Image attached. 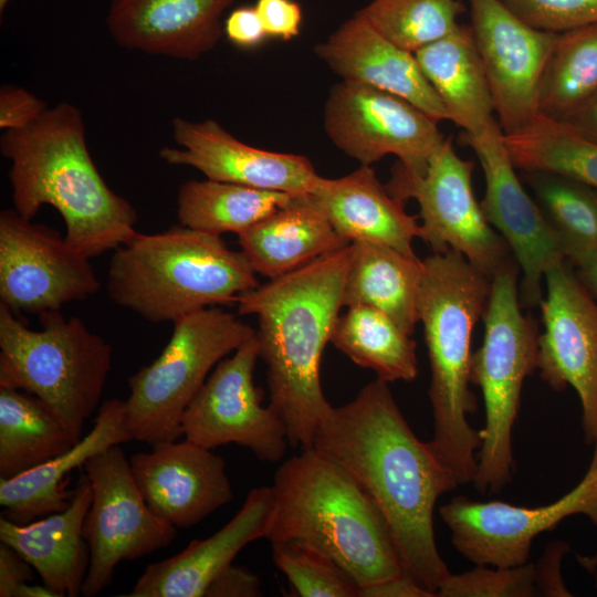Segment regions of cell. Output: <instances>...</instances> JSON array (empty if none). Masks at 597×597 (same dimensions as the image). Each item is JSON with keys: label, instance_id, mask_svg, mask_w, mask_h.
<instances>
[{"label": "cell", "instance_id": "5", "mask_svg": "<svg viewBox=\"0 0 597 597\" xmlns=\"http://www.w3.org/2000/svg\"><path fill=\"white\" fill-rule=\"evenodd\" d=\"M491 279L452 249L423 260L418 296V317L430 364L428 390L433 452L454 475L459 485L473 482L481 432L468 416L478 409L471 391L470 360L473 327L482 317Z\"/></svg>", "mask_w": 597, "mask_h": 597}, {"label": "cell", "instance_id": "35", "mask_svg": "<svg viewBox=\"0 0 597 597\" xmlns=\"http://www.w3.org/2000/svg\"><path fill=\"white\" fill-rule=\"evenodd\" d=\"M597 91V23L559 33L538 90V113L563 121Z\"/></svg>", "mask_w": 597, "mask_h": 597}, {"label": "cell", "instance_id": "26", "mask_svg": "<svg viewBox=\"0 0 597 597\" xmlns=\"http://www.w3.org/2000/svg\"><path fill=\"white\" fill-rule=\"evenodd\" d=\"M335 230L349 242L368 241L416 255L412 241L421 227L404 202L378 180L370 166L328 179L321 177L311 193Z\"/></svg>", "mask_w": 597, "mask_h": 597}, {"label": "cell", "instance_id": "43", "mask_svg": "<svg viewBox=\"0 0 597 597\" xmlns=\"http://www.w3.org/2000/svg\"><path fill=\"white\" fill-rule=\"evenodd\" d=\"M223 31L227 38L241 48H255L268 36L254 7H239L227 17Z\"/></svg>", "mask_w": 597, "mask_h": 597}, {"label": "cell", "instance_id": "39", "mask_svg": "<svg viewBox=\"0 0 597 597\" xmlns=\"http://www.w3.org/2000/svg\"><path fill=\"white\" fill-rule=\"evenodd\" d=\"M532 28L564 33L597 23V0H501Z\"/></svg>", "mask_w": 597, "mask_h": 597}, {"label": "cell", "instance_id": "15", "mask_svg": "<svg viewBox=\"0 0 597 597\" xmlns=\"http://www.w3.org/2000/svg\"><path fill=\"white\" fill-rule=\"evenodd\" d=\"M100 290L90 258L61 233L14 209L0 213V303L13 312L60 311Z\"/></svg>", "mask_w": 597, "mask_h": 597}, {"label": "cell", "instance_id": "11", "mask_svg": "<svg viewBox=\"0 0 597 597\" xmlns=\"http://www.w3.org/2000/svg\"><path fill=\"white\" fill-rule=\"evenodd\" d=\"M82 469L92 488V502L83 524L90 566L82 595L94 597L111 585L119 562L138 559L169 546L177 527L149 509L119 444L92 457Z\"/></svg>", "mask_w": 597, "mask_h": 597}, {"label": "cell", "instance_id": "21", "mask_svg": "<svg viewBox=\"0 0 597 597\" xmlns=\"http://www.w3.org/2000/svg\"><path fill=\"white\" fill-rule=\"evenodd\" d=\"M274 514L272 485L252 489L223 527L205 540H193L177 555L149 564L126 596L205 597L209 585L245 545L266 538Z\"/></svg>", "mask_w": 597, "mask_h": 597}, {"label": "cell", "instance_id": "42", "mask_svg": "<svg viewBox=\"0 0 597 597\" xmlns=\"http://www.w3.org/2000/svg\"><path fill=\"white\" fill-rule=\"evenodd\" d=\"M568 551L569 545L564 541H554L546 546L543 555L535 564L536 586L540 596H572L561 574V563Z\"/></svg>", "mask_w": 597, "mask_h": 597}, {"label": "cell", "instance_id": "50", "mask_svg": "<svg viewBox=\"0 0 597 597\" xmlns=\"http://www.w3.org/2000/svg\"><path fill=\"white\" fill-rule=\"evenodd\" d=\"M9 0H0V11L2 12L7 7Z\"/></svg>", "mask_w": 597, "mask_h": 597}, {"label": "cell", "instance_id": "9", "mask_svg": "<svg viewBox=\"0 0 597 597\" xmlns=\"http://www.w3.org/2000/svg\"><path fill=\"white\" fill-rule=\"evenodd\" d=\"M172 323L160 355L128 379V427L134 440L149 446L184 436V413L211 369L255 335L234 314L214 306Z\"/></svg>", "mask_w": 597, "mask_h": 597}, {"label": "cell", "instance_id": "27", "mask_svg": "<svg viewBox=\"0 0 597 597\" xmlns=\"http://www.w3.org/2000/svg\"><path fill=\"white\" fill-rule=\"evenodd\" d=\"M238 237L254 272L270 280L352 243L335 230L311 195L294 196Z\"/></svg>", "mask_w": 597, "mask_h": 597}, {"label": "cell", "instance_id": "7", "mask_svg": "<svg viewBox=\"0 0 597 597\" xmlns=\"http://www.w3.org/2000/svg\"><path fill=\"white\" fill-rule=\"evenodd\" d=\"M39 316L35 331L0 303V387L38 397L76 443L101 404L113 348L76 316Z\"/></svg>", "mask_w": 597, "mask_h": 597}, {"label": "cell", "instance_id": "49", "mask_svg": "<svg viewBox=\"0 0 597 597\" xmlns=\"http://www.w3.org/2000/svg\"><path fill=\"white\" fill-rule=\"evenodd\" d=\"M17 597H57L48 586L42 584H24L18 591Z\"/></svg>", "mask_w": 597, "mask_h": 597}, {"label": "cell", "instance_id": "32", "mask_svg": "<svg viewBox=\"0 0 597 597\" xmlns=\"http://www.w3.org/2000/svg\"><path fill=\"white\" fill-rule=\"evenodd\" d=\"M329 343L387 383L412 381L418 375L416 342L387 314L374 307H347L338 316Z\"/></svg>", "mask_w": 597, "mask_h": 597}, {"label": "cell", "instance_id": "2", "mask_svg": "<svg viewBox=\"0 0 597 597\" xmlns=\"http://www.w3.org/2000/svg\"><path fill=\"white\" fill-rule=\"evenodd\" d=\"M350 244L258 285L238 300L240 315H255L260 357L268 367L270 405L285 423L289 443L312 448L332 409L320 366L339 316Z\"/></svg>", "mask_w": 597, "mask_h": 597}, {"label": "cell", "instance_id": "14", "mask_svg": "<svg viewBox=\"0 0 597 597\" xmlns=\"http://www.w3.org/2000/svg\"><path fill=\"white\" fill-rule=\"evenodd\" d=\"M260 348L254 335L229 358H223L187 407L184 437L208 449L235 443L260 461L279 462L289 443L277 411L262 406L263 392L254 385Z\"/></svg>", "mask_w": 597, "mask_h": 597}, {"label": "cell", "instance_id": "45", "mask_svg": "<svg viewBox=\"0 0 597 597\" xmlns=\"http://www.w3.org/2000/svg\"><path fill=\"white\" fill-rule=\"evenodd\" d=\"M31 564L13 547L0 543V597H17L19 589L34 580Z\"/></svg>", "mask_w": 597, "mask_h": 597}, {"label": "cell", "instance_id": "24", "mask_svg": "<svg viewBox=\"0 0 597 597\" xmlns=\"http://www.w3.org/2000/svg\"><path fill=\"white\" fill-rule=\"evenodd\" d=\"M132 440L125 400L103 401L93 429L69 450L12 479H0L2 515L27 524L64 511L73 495L66 488L70 472L104 450Z\"/></svg>", "mask_w": 597, "mask_h": 597}, {"label": "cell", "instance_id": "38", "mask_svg": "<svg viewBox=\"0 0 597 597\" xmlns=\"http://www.w3.org/2000/svg\"><path fill=\"white\" fill-rule=\"evenodd\" d=\"M439 597H534L540 596L534 563L513 567L475 565L450 574L440 585Z\"/></svg>", "mask_w": 597, "mask_h": 597}, {"label": "cell", "instance_id": "44", "mask_svg": "<svg viewBox=\"0 0 597 597\" xmlns=\"http://www.w3.org/2000/svg\"><path fill=\"white\" fill-rule=\"evenodd\" d=\"M259 577L242 566L230 565L218 575L206 590V597L261 596Z\"/></svg>", "mask_w": 597, "mask_h": 597}, {"label": "cell", "instance_id": "10", "mask_svg": "<svg viewBox=\"0 0 597 597\" xmlns=\"http://www.w3.org/2000/svg\"><path fill=\"white\" fill-rule=\"evenodd\" d=\"M474 163L461 158L446 138L422 174L394 167L388 191L401 200L415 199L422 223L420 239L432 250L460 252L490 279L516 262L503 237L486 220L472 188Z\"/></svg>", "mask_w": 597, "mask_h": 597}, {"label": "cell", "instance_id": "30", "mask_svg": "<svg viewBox=\"0 0 597 597\" xmlns=\"http://www.w3.org/2000/svg\"><path fill=\"white\" fill-rule=\"evenodd\" d=\"M73 444L42 400L23 390L0 387V479L34 469Z\"/></svg>", "mask_w": 597, "mask_h": 597}, {"label": "cell", "instance_id": "34", "mask_svg": "<svg viewBox=\"0 0 597 597\" xmlns=\"http://www.w3.org/2000/svg\"><path fill=\"white\" fill-rule=\"evenodd\" d=\"M503 140L516 169L559 174L597 189V143L564 122L538 114Z\"/></svg>", "mask_w": 597, "mask_h": 597}, {"label": "cell", "instance_id": "8", "mask_svg": "<svg viewBox=\"0 0 597 597\" xmlns=\"http://www.w3.org/2000/svg\"><path fill=\"white\" fill-rule=\"evenodd\" d=\"M517 274L514 262L491 279L483 341L470 360V383L480 388L485 409L473 480L482 493L500 492L512 480L513 427L524 380L537 365L538 327L522 312Z\"/></svg>", "mask_w": 597, "mask_h": 597}, {"label": "cell", "instance_id": "36", "mask_svg": "<svg viewBox=\"0 0 597 597\" xmlns=\"http://www.w3.org/2000/svg\"><path fill=\"white\" fill-rule=\"evenodd\" d=\"M462 0H371L357 14L399 48L416 53L461 24Z\"/></svg>", "mask_w": 597, "mask_h": 597}, {"label": "cell", "instance_id": "48", "mask_svg": "<svg viewBox=\"0 0 597 597\" xmlns=\"http://www.w3.org/2000/svg\"><path fill=\"white\" fill-rule=\"evenodd\" d=\"M577 275L591 295L597 298V255L577 265Z\"/></svg>", "mask_w": 597, "mask_h": 597}, {"label": "cell", "instance_id": "37", "mask_svg": "<svg viewBox=\"0 0 597 597\" xmlns=\"http://www.w3.org/2000/svg\"><path fill=\"white\" fill-rule=\"evenodd\" d=\"M271 545L275 566L297 596L359 597V585L327 555L296 542Z\"/></svg>", "mask_w": 597, "mask_h": 597}, {"label": "cell", "instance_id": "23", "mask_svg": "<svg viewBox=\"0 0 597 597\" xmlns=\"http://www.w3.org/2000/svg\"><path fill=\"white\" fill-rule=\"evenodd\" d=\"M314 51L342 81L397 95L438 123L450 121L415 54L383 36L357 14L342 23Z\"/></svg>", "mask_w": 597, "mask_h": 597}, {"label": "cell", "instance_id": "40", "mask_svg": "<svg viewBox=\"0 0 597 597\" xmlns=\"http://www.w3.org/2000/svg\"><path fill=\"white\" fill-rule=\"evenodd\" d=\"M48 106L27 90L3 85L0 91V127L4 130L25 127L41 116Z\"/></svg>", "mask_w": 597, "mask_h": 597}, {"label": "cell", "instance_id": "22", "mask_svg": "<svg viewBox=\"0 0 597 597\" xmlns=\"http://www.w3.org/2000/svg\"><path fill=\"white\" fill-rule=\"evenodd\" d=\"M235 0H111L106 25L122 48L197 60L218 44Z\"/></svg>", "mask_w": 597, "mask_h": 597}, {"label": "cell", "instance_id": "29", "mask_svg": "<svg viewBox=\"0 0 597 597\" xmlns=\"http://www.w3.org/2000/svg\"><path fill=\"white\" fill-rule=\"evenodd\" d=\"M415 56L449 119L465 134H478L494 119L491 91L470 27L461 25Z\"/></svg>", "mask_w": 597, "mask_h": 597}, {"label": "cell", "instance_id": "16", "mask_svg": "<svg viewBox=\"0 0 597 597\" xmlns=\"http://www.w3.org/2000/svg\"><path fill=\"white\" fill-rule=\"evenodd\" d=\"M540 303L544 331L538 335L541 378L555 391L568 386L578 395L585 442H597V302L566 261L544 274Z\"/></svg>", "mask_w": 597, "mask_h": 597}, {"label": "cell", "instance_id": "20", "mask_svg": "<svg viewBox=\"0 0 597 597\" xmlns=\"http://www.w3.org/2000/svg\"><path fill=\"white\" fill-rule=\"evenodd\" d=\"M129 464L149 509L177 528L200 523L233 498L223 458L186 438L155 443Z\"/></svg>", "mask_w": 597, "mask_h": 597}, {"label": "cell", "instance_id": "12", "mask_svg": "<svg viewBox=\"0 0 597 597\" xmlns=\"http://www.w3.org/2000/svg\"><path fill=\"white\" fill-rule=\"evenodd\" d=\"M439 514L457 552L474 565H523L528 562L534 538L566 517L580 514L597 525V442L583 479L553 503L528 507L459 495L440 506Z\"/></svg>", "mask_w": 597, "mask_h": 597}, {"label": "cell", "instance_id": "3", "mask_svg": "<svg viewBox=\"0 0 597 597\" xmlns=\"http://www.w3.org/2000/svg\"><path fill=\"white\" fill-rule=\"evenodd\" d=\"M0 150L11 163L13 209L32 220L52 206L65 223V240L85 256L115 250L138 232L136 209L96 168L74 105L60 103L25 127L4 130Z\"/></svg>", "mask_w": 597, "mask_h": 597}, {"label": "cell", "instance_id": "6", "mask_svg": "<svg viewBox=\"0 0 597 597\" xmlns=\"http://www.w3.org/2000/svg\"><path fill=\"white\" fill-rule=\"evenodd\" d=\"M258 285L242 251L231 250L220 235L182 224L137 232L115 249L107 273L111 300L151 323L237 303Z\"/></svg>", "mask_w": 597, "mask_h": 597}, {"label": "cell", "instance_id": "19", "mask_svg": "<svg viewBox=\"0 0 597 597\" xmlns=\"http://www.w3.org/2000/svg\"><path fill=\"white\" fill-rule=\"evenodd\" d=\"M171 127L180 147H163L159 157L168 165L196 168L210 180L311 195L322 177L305 156L253 147L210 118L190 122L176 117Z\"/></svg>", "mask_w": 597, "mask_h": 597}, {"label": "cell", "instance_id": "1", "mask_svg": "<svg viewBox=\"0 0 597 597\" xmlns=\"http://www.w3.org/2000/svg\"><path fill=\"white\" fill-rule=\"evenodd\" d=\"M388 384L377 378L350 402L332 407L312 448L369 494L389 525L404 574L437 596L451 573L436 544L433 511L459 483L430 443L415 434Z\"/></svg>", "mask_w": 597, "mask_h": 597}, {"label": "cell", "instance_id": "46", "mask_svg": "<svg viewBox=\"0 0 597 597\" xmlns=\"http://www.w3.org/2000/svg\"><path fill=\"white\" fill-rule=\"evenodd\" d=\"M433 595L418 585L409 576L397 577L360 588L359 597H432Z\"/></svg>", "mask_w": 597, "mask_h": 597}, {"label": "cell", "instance_id": "28", "mask_svg": "<svg viewBox=\"0 0 597 597\" xmlns=\"http://www.w3.org/2000/svg\"><path fill=\"white\" fill-rule=\"evenodd\" d=\"M422 274L423 261L417 255H407L380 243L352 242L342 305L379 310L412 336L419 322Z\"/></svg>", "mask_w": 597, "mask_h": 597}, {"label": "cell", "instance_id": "17", "mask_svg": "<svg viewBox=\"0 0 597 597\" xmlns=\"http://www.w3.org/2000/svg\"><path fill=\"white\" fill-rule=\"evenodd\" d=\"M503 130L493 119L478 134H464L475 153L485 180L481 208L489 223L503 237L522 271L519 292L522 307H536L543 298L546 270L566 261L541 209L523 188L503 140Z\"/></svg>", "mask_w": 597, "mask_h": 597}, {"label": "cell", "instance_id": "13", "mask_svg": "<svg viewBox=\"0 0 597 597\" xmlns=\"http://www.w3.org/2000/svg\"><path fill=\"white\" fill-rule=\"evenodd\" d=\"M324 129L345 155L370 166L387 155L422 174L446 138L438 122L408 101L355 82L334 85L324 106Z\"/></svg>", "mask_w": 597, "mask_h": 597}, {"label": "cell", "instance_id": "25", "mask_svg": "<svg viewBox=\"0 0 597 597\" xmlns=\"http://www.w3.org/2000/svg\"><path fill=\"white\" fill-rule=\"evenodd\" d=\"M91 502L92 488L83 471L64 511L27 524L0 517V541L18 551L57 597L82 594L90 566L83 524Z\"/></svg>", "mask_w": 597, "mask_h": 597}, {"label": "cell", "instance_id": "41", "mask_svg": "<svg viewBox=\"0 0 597 597\" xmlns=\"http://www.w3.org/2000/svg\"><path fill=\"white\" fill-rule=\"evenodd\" d=\"M268 36L290 41L302 25V9L294 0H258L254 6Z\"/></svg>", "mask_w": 597, "mask_h": 597}, {"label": "cell", "instance_id": "31", "mask_svg": "<svg viewBox=\"0 0 597 597\" xmlns=\"http://www.w3.org/2000/svg\"><path fill=\"white\" fill-rule=\"evenodd\" d=\"M296 195L216 180H188L178 191L180 224L220 235L240 234Z\"/></svg>", "mask_w": 597, "mask_h": 597}, {"label": "cell", "instance_id": "47", "mask_svg": "<svg viewBox=\"0 0 597 597\" xmlns=\"http://www.w3.org/2000/svg\"><path fill=\"white\" fill-rule=\"evenodd\" d=\"M562 122L587 139L597 143V91Z\"/></svg>", "mask_w": 597, "mask_h": 597}, {"label": "cell", "instance_id": "4", "mask_svg": "<svg viewBox=\"0 0 597 597\" xmlns=\"http://www.w3.org/2000/svg\"><path fill=\"white\" fill-rule=\"evenodd\" d=\"M275 514L266 538L296 542L336 562L360 588L404 574L383 513L342 465L314 448L281 463L272 484Z\"/></svg>", "mask_w": 597, "mask_h": 597}, {"label": "cell", "instance_id": "18", "mask_svg": "<svg viewBox=\"0 0 597 597\" xmlns=\"http://www.w3.org/2000/svg\"><path fill=\"white\" fill-rule=\"evenodd\" d=\"M470 30L504 134L519 130L538 113V90L558 33L540 31L501 0H469Z\"/></svg>", "mask_w": 597, "mask_h": 597}, {"label": "cell", "instance_id": "33", "mask_svg": "<svg viewBox=\"0 0 597 597\" xmlns=\"http://www.w3.org/2000/svg\"><path fill=\"white\" fill-rule=\"evenodd\" d=\"M524 178L566 259L577 266L596 256L597 189L548 171H524Z\"/></svg>", "mask_w": 597, "mask_h": 597}]
</instances>
